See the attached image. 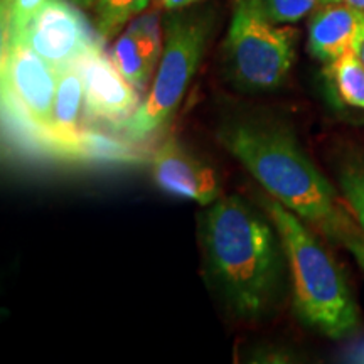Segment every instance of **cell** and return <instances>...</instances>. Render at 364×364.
I'll use <instances>...</instances> for the list:
<instances>
[{
	"instance_id": "5b68a950",
	"label": "cell",
	"mask_w": 364,
	"mask_h": 364,
	"mask_svg": "<svg viewBox=\"0 0 364 364\" xmlns=\"http://www.w3.org/2000/svg\"><path fill=\"white\" fill-rule=\"evenodd\" d=\"M295 31L273 24L253 0H236L223 46L225 78L241 93H268L284 83L295 58Z\"/></svg>"
},
{
	"instance_id": "7c38bea8",
	"label": "cell",
	"mask_w": 364,
	"mask_h": 364,
	"mask_svg": "<svg viewBox=\"0 0 364 364\" xmlns=\"http://www.w3.org/2000/svg\"><path fill=\"white\" fill-rule=\"evenodd\" d=\"M164 51V46L152 43L142 38L134 31L127 29L118 36L113 44L110 58L117 70L124 75V78L135 86L139 91L149 88L154 71L159 66Z\"/></svg>"
},
{
	"instance_id": "cb8c5ba5",
	"label": "cell",
	"mask_w": 364,
	"mask_h": 364,
	"mask_svg": "<svg viewBox=\"0 0 364 364\" xmlns=\"http://www.w3.org/2000/svg\"><path fill=\"white\" fill-rule=\"evenodd\" d=\"M358 358H359V361H364V348L361 349V353L358 354Z\"/></svg>"
},
{
	"instance_id": "3957f363",
	"label": "cell",
	"mask_w": 364,
	"mask_h": 364,
	"mask_svg": "<svg viewBox=\"0 0 364 364\" xmlns=\"http://www.w3.org/2000/svg\"><path fill=\"white\" fill-rule=\"evenodd\" d=\"M262 206L284 245L300 318L327 338L343 339L351 334L359 314L338 263L289 208L272 196H263Z\"/></svg>"
},
{
	"instance_id": "277c9868",
	"label": "cell",
	"mask_w": 364,
	"mask_h": 364,
	"mask_svg": "<svg viewBox=\"0 0 364 364\" xmlns=\"http://www.w3.org/2000/svg\"><path fill=\"white\" fill-rule=\"evenodd\" d=\"M164 31V51L154 83L136 112L120 129L134 142L154 135L176 115L203 61L211 33V17L206 12L186 9L172 11L167 16Z\"/></svg>"
},
{
	"instance_id": "52a82bcc",
	"label": "cell",
	"mask_w": 364,
	"mask_h": 364,
	"mask_svg": "<svg viewBox=\"0 0 364 364\" xmlns=\"http://www.w3.org/2000/svg\"><path fill=\"white\" fill-rule=\"evenodd\" d=\"M16 36L29 44L58 73L75 68L86 51L103 43V39L91 31L80 7L70 0H46Z\"/></svg>"
},
{
	"instance_id": "d6986e66",
	"label": "cell",
	"mask_w": 364,
	"mask_h": 364,
	"mask_svg": "<svg viewBox=\"0 0 364 364\" xmlns=\"http://www.w3.org/2000/svg\"><path fill=\"white\" fill-rule=\"evenodd\" d=\"M344 245H346V248L351 252L354 260H356L358 265L361 267L364 272V235H363V231H358V233L349 236V238L344 241Z\"/></svg>"
},
{
	"instance_id": "2e32d148",
	"label": "cell",
	"mask_w": 364,
	"mask_h": 364,
	"mask_svg": "<svg viewBox=\"0 0 364 364\" xmlns=\"http://www.w3.org/2000/svg\"><path fill=\"white\" fill-rule=\"evenodd\" d=\"M343 199L364 235V164L348 162L339 172Z\"/></svg>"
},
{
	"instance_id": "603a6c76",
	"label": "cell",
	"mask_w": 364,
	"mask_h": 364,
	"mask_svg": "<svg viewBox=\"0 0 364 364\" xmlns=\"http://www.w3.org/2000/svg\"><path fill=\"white\" fill-rule=\"evenodd\" d=\"M344 2L354 9H358V11L364 12V0H344Z\"/></svg>"
},
{
	"instance_id": "ba28073f",
	"label": "cell",
	"mask_w": 364,
	"mask_h": 364,
	"mask_svg": "<svg viewBox=\"0 0 364 364\" xmlns=\"http://www.w3.org/2000/svg\"><path fill=\"white\" fill-rule=\"evenodd\" d=\"M85 88L86 120L103 122L120 130L140 107V91L124 78L103 43L86 51L75 65Z\"/></svg>"
},
{
	"instance_id": "9c48e42d",
	"label": "cell",
	"mask_w": 364,
	"mask_h": 364,
	"mask_svg": "<svg viewBox=\"0 0 364 364\" xmlns=\"http://www.w3.org/2000/svg\"><path fill=\"white\" fill-rule=\"evenodd\" d=\"M152 176L166 193L201 206H211L221 198L216 172L176 139L166 140L154 152Z\"/></svg>"
},
{
	"instance_id": "7a4b0ae2",
	"label": "cell",
	"mask_w": 364,
	"mask_h": 364,
	"mask_svg": "<svg viewBox=\"0 0 364 364\" xmlns=\"http://www.w3.org/2000/svg\"><path fill=\"white\" fill-rule=\"evenodd\" d=\"M223 147L245 166L268 196L300 220L336 241L358 233L346 201L314 166L295 136L284 127L262 120H238L218 134Z\"/></svg>"
},
{
	"instance_id": "8992f818",
	"label": "cell",
	"mask_w": 364,
	"mask_h": 364,
	"mask_svg": "<svg viewBox=\"0 0 364 364\" xmlns=\"http://www.w3.org/2000/svg\"><path fill=\"white\" fill-rule=\"evenodd\" d=\"M59 73L19 36L2 39V110L9 125L39 150L53 117Z\"/></svg>"
},
{
	"instance_id": "44dd1931",
	"label": "cell",
	"mask_w": 364,
	"mask_h": 364,
	"mask_svg": "<svg viewBox=\"0 0 364 364\" xmlns=\"http://www.w3.org/2000/svg\"><path fill=\"white\" fill-rule=\"evenodd\" d=\"M353 51L356 53L359 61H361L364 66V21L361 22V26H359L356 39H354V44H353Z\"/></svg>"
},
{
	"instance_id": "ac0fdd59",
	"label": "cell",
	"mask_w": 364,
	"mask_h": 364,
	"mask_svg": "<svg viewBox=\"0 0 364 364\" xmlns=\"http://www.w3.org/2000/svg\"><path fill=\"white\" fill-rule=\"evenodd\" d=\"M127 29L134 31V33L140 34L145 39L152 41V43L164 46L162 31H161V24H159L157 11L144 14V16H136L135 19H132L129 22V27H127Z\"/></svg>"
},
{
	"instance_id": "5bb4252c",
	"label": "cell",
	"mask_w": 364,
	"mask_h": 364,
	"mask_svg": "<svg viewBox=\"0 0 364 364\" xmlns=\"http://www.w3.org/2000/svg\"><path fill=\"white\" fill-rule=\"evenodd\" d=\"M150 0H97L95 26L103 41H110L120 33L132 19L149 7Z\"/></svg>"
},
{
	"instance_id": "8fae6325",
	"label": "cell",
	"mask_w": 364,
	"mask_h": 364,
	"mask_svg": "<svg viewBox=\"0 0 364 364\" xmlns=\"http://www.w3.org/2000/svg\"><path fill=\"white\" fill-rule=\"evenodd\" d=\"M364 12L346 2H334L317 9L309 21L307 49L318 61L329 63L351 51Z\"/></svg>"
},
{
	"instance_id": "7402d4cb",
	"label": "cell",
	"mask_w": 364,
	"mask_h": 364,
	"mask_svg": "<svg viewBox=\"0 0 364 364\" xmlns=\"http://www.w3.org/2000/svg\"><path fill=\"white\" fill-rule=\"evenodd\" d=\"M70 2L80 9H95V6H97V0H70Z\"/></svg>"
},
{
	"instance_id": "6da1fadb",
	"label": "cell",
	"mask_w": 364,
	"mask_h": 364,
	"mask_svg": "<svg viewBox=\"0 0 364 364\" xmlns=\"http://www.w3.org/2000/svg\"><path fill=\"white\" fill-rule=\"evenodd\" d=\"M201 243L209 277L231 311L262 317L280 290L285 257L270 218L240 196H221L201 218Z\"/></svg>"
},
{
	"instance_id": "30bf717a",
	"label": "cell",
	"mask_w": 364,
	"mask_h": 364,
	"mask_svg": "<svg viewBox=\"0 0 364 364\" xmlns=\"http://www.w3.org/2000/svg\"><path fill=\"white\" fill-rule=\"evenodd\" d=\"M85 88L76 68L59 73L56 100L53 117L41 144V152L59 159L85 161V139L88 130L83 129Z\"/></svg>"
},
{
	"instance_id": "9a60e30c",
	"label": "cell",
	"mask_w": 364,
	"mask_h": 364,
	"mask_svg": "<svg viewBox=\"0 0 364 364\" xmlns=\"http://www.w3.org/2000/svg\"><path fill=\"white\" fill-rule=\"evenodd\" d=\"M253 2L268 21L284 26L302 21L309 14H314L327 4L344 2V0H253Z\"/></svg>"
},
{
	"instance_id": "ffe728a7",
	"label": "cell",
	"mask_w": 364,
	"mask_h": 364,
	"mask_svg": "<svg viewBox=\"0 0 364 364\" xmlns=\"http://www.w3.org/2000/svg\"><path fill=\"white\" fill-rule=\"evenodd\" d=\"M203 2V0H157V7L164 9V11H181V9H188L194 4Z\"/></svg>"
},
{
	"instance_id": "e0dca14e",
	"label": "cell",
	"mask_w": 364,
	"mask_h": 364,
	"mask_svg": "<svg viewBox=\"0 0 364 364\" xmlns=\"http://www.w3.org/2000/svg\"><path fill=\"white\" fill-rule=\"evenodd\" d=\"M46 0H2V39L19 34Z\"/></svg>"
},
{
	"instance_id": "4fadbf2b",
	"label": "cell",
	"mask_w": 364,
	"mask_h": 364,
	"mask_svg": "<svg viewBox=\"0 0 364 364\" xmlns=\"http://www.w3.org/2000/svg\"><path fill=\"white\" fill-rule=\"evenodd\" d=\"M326 73L344 103L364 110V66L353 49L329 63Z\"/></svg>"
}]
</instances>
